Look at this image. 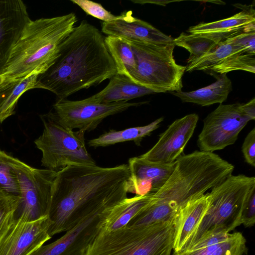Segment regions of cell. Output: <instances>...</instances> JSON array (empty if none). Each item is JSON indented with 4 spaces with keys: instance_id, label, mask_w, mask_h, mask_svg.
Masks as SVG:
<instances>
[{
    "instance_id": "cell-1",
    "label": "cell",
    "mask_w": 255,
    "mask_h": 255,
    "mask_svg": "<svg viewBox=\"0 0 255 255\" xmlns=\"http://www.w3.org/2000/svg\"><path fill=\"white\" fill-rule=\"evenodd\" d=\"M128 164L112 167L72 165L57 172L48 217L49 234L66 232L87 216L109 209L128 198Z\"/></svg>"
},
{
    "instance_id": "cell-2",
    "label": "cell",
    "mask_w": 255,
    "mask_h": 255,
    "mask_svg": "<svg viewBox=\"0 0 255 255\" xmlns=\"http://www.w3.org/2000/svg\"><path fill=\"white\" fill-rule=\"evenodd\" d=\"M105 38L96 27L82 20L62 42L53 63L39 75L37 88L63 100L111 78L117 68Z\"/></svg>"
},
{
    "instance_id": "cell-3",
    "label": "cell",
    "mask_w": 255,
    "mask_h": 255,
    "mask_svg": "<svg viewBox=\"0 0 255 255\" xmlns=\"http://www.w3.org/2000/svg\"><path fill=\"white\" fill-rule=\"evenodd\" d=\"M77 20L74 12L31 19L12 48L0 75L19 79L35 71L44 73L58 57L61 44Z\"/></svg>"
},
{
    "instance_id": "cell-4",
    "label": "cell",
    "mask_w": 255,
    "mask_h": 255,
    "mask_svg": "<svg viewBox=\"0 0 255 255\" xmlns=\"http://www.w3.org/2000/svg\"><path fill=\"white\" fill-rule=\"evenodd\" d=\"M234 168L212 152L196 150L181 155L170 176L153 197L171 204L178 211L221 183L232 174Z\"/></svg>"
},
{
    "instance_id": "cell-5",
    "label": "cell",
    "mask_w": 255,
    "mask_h": 255,
    "mask_svg": "<svg viewBox=\"0 0 255 255\" xmlns=\"http://www.w3.org/2000/svg\"><path fill=\"white\" fill-rule=\"evenodd\" d=\"M175 218L148 226H126L110 232L100 229L85 255H171Z\"/></svg>"
},
{
    "instance_id": "cell-6",
    "label": "cell",
    "mask_w": 255,
    "mask_h": 255,
    "mask_svg": "<svg viewBox=\"0 0 255 255\" xmlns=\"http://www.w3.org/2000/svg\"><path fill=\"white\" fill-rule=\"evenodd\" d=\"M254 186L255 177L231 174L213 188L208 193L210 203L207 212L194 236L182 251L188 250L205 237L229 233L240 226L243 205Z\"/></svg>"
},
{
    "instance_id": "cell-7",
    "label": "cell",
    "mask_w": 255,
    "mask_h": 255,
    "mask_svg": "<svg viewBox=\"0 0 255 255\" xmlns=\"http://www.w3.org/2000/svg\"><path fill=\"white\" fill-rule=\"evenodd\" d=\"M126 41L130 44L136 61V68L130 75L133 82L158 93L182 91V77L186 67L176 62L174 43Z\"/></svg>"
},
{
    "instance_id": "cell-8",
    "label": "cell",
    "mask_w": 255,
    "mask_h": 255,
    "mask_svg": "<svg viewBox=\"0 0 255 255\" xmlns=\"http://www.w3.org/2000/svg\"><path fill=\"white\" fill-rule=\"evenodd\" d=\"M40 117L44 129L34 143L42 152L43 166L58 172L69 166L96 164L86 147L85 131L67 128L47 114Z\"/></svg>"
},
{
    "instance_id": "cell-9",
    "label": "cell",
    "mask_w": 255,
    "mask_h": 255,
    "mask_svg": "<svg viewBox=\"0 0 255 255\" xmlns=\"http://www.w3.org/2000/svg\"><path fill=\"white\" fill-rule=\"evenodd\" d=\"M7 158L17 175L20 189L14 219L30 222L48 216L57 172L32 167L8 154Z\"/></svg>"
},
{
    "instance_id": "cell-10",
    "label": "cell",
    "mask_w": 255,
    "mask_h": 255,
    "mask_svg": "<svg viewBox=\"0 0 255 255\" xmlns=\"http://www.w3.org/2000/svg\"><path fill=\"white\" fill-rule=\"evenodd\" d=\"M146 103V102L125 101L97 103L87 98L79 101L58 100L52 110L46 114L67 128L89 131L95 129L107 117L124 112L129 108Z\"/></svg>"
},
{
    "instance_id": "cell-11",
    "label": "cell",
    "mask_w": 255,
    "mask_h": 255,
    "mask_svg": "<svg viewBox=\"0 0 255 255\" xmlns=\"http://www.w3.org/2000/svg\"><path fill=\"white\" fill-rule=\"evenodd\" d=\"M251 118L243 111L241 104H221L203 121L197 145L200 151L213 152L233 144Z\"/></svg>"
},
{
    "instance_id": "cell-12",
    "label": "cell",
    "mask_w": 255,
    "mask_h": 255,
    "mask_svg": "<svg viewBox=\"0 0 255 255\" xmlns=\"http://www.w3.org/2000/svg\"><path fill=\"white\" fill-rule=\"evenodd\" d=\"M48 216L26 222L15 218L0 239V255H29L52 237Z\"/></svg>"
},
{
    "instance_id": "cell-13",
    "label": "cell",
    "mask_w": 255,
    "mask_h": 255,
    "mask_svg": "<svg viewBox=\"0 0 255 255\" xmlns=\"http://www.w3.org/2000/svg\"><path fill=\"white\" fill-rule=\"evenodd\" d=\"M108 210L87 216L62 237L42 245L29 255H85L89 245L98 234L101 221Z\"/></svg>"
},
{
    "instance_id": "cell-14",
    "label": "cell",
    "mask_w": 255,
    "mask_h": 255,
    "mask_svg": "<svg viewBox=\"0 0 255 255\" xmlns=\"http://www.w3.org/2000/svg\"><path fill=\"white\" fill-rule=\"evenodd\" d=\"M199 117L190 114L177 119L159 135L154 145L140 157L150 161L170 163L182 155L195 129Z\"/></svg>"
},
{
    "instance_id": "cell-15",
    "label": "cell",
    "mask_w": 255,
    "mask_h": 255,
    "mask_svg": "<svg viewBox=\"0 0 255 255\" xmlns=\"http://www.w3.org/2000/svg\"><path fill=\"white\" fill-rule=\"evenodd\" d=\"M175 164L176 161L161 163L150 161L140 156L129 158L128 193L138 196L156 193L168 179Z\"/></svg>"
},
{
    "instance_id": "cell-16",
    "label": "cell",
    "mask_w": 255,
    "mask_h": 255,
    "mask_svg": "<svg viewBox=\"0 0 255 255\" xmlns=\"http://www.w3.org/2000/svg\"><path fill=\"white\" fill-rule=\"evenodd\" d=\"M30 20L23 1L0 0V75L12 48Z\"/></svg>"
},
{
    "instance_id": "cell-17",
    "label": "cell",
    "mask_w": 255,
    "mask_h": 255,
    "mask_svg": "<svg viewBox=\"0 0 255 255\" xmlns=\"http://www.w3.org/2000/svg\"><path fill=\"white\" fill-rule=\"evenodd\" d=\"M110 22H103L101 32L125 40L151 44L173 43V38L165 34L150 24L132 16L128 11Z\"/></svg>"
},
{
    "instance_id": "cell-18",
    "label": "cell",
    "mask_w": 255,
    "mask_h": 255,
    "mask_svg": "<svg viewBox=\"0 0 255 255\" xmlns=\"http://www.w3.org/2000/svg\"><path fill=\"white\" fill-rule=\"evenodd\" d=\"M241 12L223 19L202 22L191 26L189 34L209 38L216 43L243 33L255 31V10L252 5Z\"/></svg>"
},
{
    "instance_id": "cell-19",
    "label": "cell",
    "mask_w": 255,
    "mask_h": 255,
    "mask_svg": "<svg viewBox=\"0 0 255 255\" xmlns=\"http://www.w3.org/2000/svg\"><path fill=\"white\" fill-rule=\"evenodd\" d=\"M207 193L188 202L178 211L175 218L173 252L182 251L192 238L209 205Z\"/></svg>"
},
{
    "instance_id": "cell-20",
    "label": "cell",
    "mask_w": 255,
    "mask_h": 255,
    "mask_svg": "<svg viewBox=\"0 0 255 255\" xmlns=\"http://www.w3.org/2000/svg\"><path fill=\"white\" fill-rule=\"evenodd\" d=\"M157 92L138 85L126 76L116 74L110 79L106 87L99 93L88 97L97 103H110L128 101Z\"/></svg>"
},
{
    "instance_id": "cell-21",
    "label": "cell",
    "mask_w": 255,
    "mask_h": 255,
    "mask_svg": "<svg viewBox=\"0 0 255 255\" xmlns=\"http://www.w3.org/2000/svg\"><path fill=\"white\" fill-rule=\"evenodd\" d=\"M153 199L154 197L152 194L128 197L108 211L101 221V230L105 232H110L126 226Z\"/></svg>"
},
{
    "instance_id": "cell-22",
    "label": "cell",
    "mask_w": 255,
    "mask_h": 255,
    "mask_svg": "<svg viewBox=\"0 0 255 255\" xmlns=\"http://www.w3.org/2000/svg\"><path fill=\"white\" fill-rule=\"evenodd\" d=\"M216 82L210 85L190 92H170L183 102L207 106L216 103L222 104L232 91V84L226 74H214Z\"/></svg>"
},
{
    "instance_id": "cell-23",
    "label": "cell",
    "mask_w": 255,
    "mask_h": 255,
    "mask_svg": "<svg viewBox=\"0 0 255 255\" xmlns=\"http://www.w3.org/2000/svg\"><path fill=\"white\" fill-rule=\"evenodd\" d=\"M163 121V118L161 117L144 126L130 128L119 131L111 129L97 138L89 140L88 144L90 147H98L133 141L136 145L139 146L142 139L150 135L152 131L158 128Z\"/></svg>"
},
{
    "instance_id": "cell-24",
    "label": "cell",
    "mask_w": 255,
    "mask_h": 255,
    "mask_svg": "<svg viewBox=\"0 0 255 255\" xmlns=\"http://www.w3.org/2000/svg\"><path fill=\"white\" fill-rule=\"evenodd\" d=\"M248 252L246 240L242 233H230L225 241L212 245L180 252L171 255H246Z\"/></svg>"
},
{
    "instance_id": "cell-25",
    "label": "cell",
    "mask_w": 255,
    "mask_h": 255,
    "mask_svg": "<svg viewBox=\"0 0 255 255\" xmlns=\"http://www.w3.org/2000/svg\"><path fill=\"white\" fill-rule=\"evenodd\" d=\"M108 50L113 59L117 74L126 76L130 79L131 74L136 68L132 49L128 41L119 37L108 35L105 38Z\"/></svg>"
},
{
    "instance_id": "cell-26",
    "label": "cell",
    "mask_w": 255,
    "mask_h": 255,
    "mask_svg": "<svg viewBox=\"0 0 255 255\" xmlns=\"http://www.w3.org/2000/svg\"><path fill=\"white\" fill-rule=\"evenodd\" d=\"M177 212V209L171 204L156 200L154 197L126 226H148L166 222L174 218Z\"/></svg>"
},
{
    "instance_id": "cell-27",
    "label": "cell",
    "mask_w": 255,
    "mask_h": 255,
    "mask_svg": "<svg viewBox=\"0 0 255 255\" xmlns=\"http://www.w3.org/2000/svg\"><path fill=\"white\" fill-rule=\"evenodd\" d=\"M237 54L245 53L231 43L226 41L221 42L211 52L187 64L185 71L188 72H192L195 70L209 71L226 58Z\"/></svg>"
},
{
    "instance_id": "cell-28",
    "label": "cell",
    "mask_w": 255,
    "mask_h": 255,
    "mask_svg": "<svg viewBox=\"0 0 255 255\" xmlns=\"http://www.w3.org/2000/svg\"><path fill=\"white\" fill-rule=\"evenodd\" d=\"M173 43L189 52L187 64L211 52L218 44L209 38L184 32L173 39Z\"/></svg>"
},
{
    "instance_id": "cell-29",
    "label": "cell",
    "mask_w": 255,
    "mask_h": 255,
    "mask_svg": "<svg viewBox=\"0 0 255 255\" xmlns=\"http://www.w3.org/2000/svg\"><path fill=\"white\" fill-rule=\"evenodd\" d=\"M41 74L38 71L32 72L22 78L15 86L0 109V123L14 114L17 101L24 92L37 88V78Z\"/></svg>"
},
{
    "instance_id": "cell-30",
    "label": "cell",
    "mask_w": 255,
    "mask_h": 255,
    "mask_svg": "<svg viewBox=\"0 0 255 255\" xmlns=\"http://www.w3.org/2000/svg\"><path fill=\"white\" fill-rule=\"evenodd\" d=\"M7 154L0 149V196L20 198L17 175L8 162Z\"/></svg>"
},
{
    "instance_id": "cell-31",
    "label": "cell",
    "mask_w": 255,
    "mask_h": 255,
    "mask_svg": "<svg viewBox=\"0 0 255 255\" xmlns=\"http://www.w3.org/2000/svg\"><path fill=\"white\" fill-rule=\"evenodd\" d=\"M255 55L247 53L231 55L209 71L219 74H227L235 70H244L255 73Z\"/></svg>"
},
{
    "instance_id": "cell-32",
    "label": "cell",
    "mask_w": 255,
    "mask_h": 255,
    "mask_svg": "<svg viewBox=\"0 0 255 255\" xmlns=\"http://www.w3.org/2000/svg\"><path fill=\"white\" fill-rule=\"evenodd\" d=\"M19 199L0 196V239L14 219Z\"/></svg>"
},
{
    "instance_id": "cell-33",
    "label": "cell",
    "mask_w": 255,
    "mask_h": 255,
    "mask_svg": "<svg viewBox=\"0 0 255 255\" xmlns=\"http://www.w3.org/2000/svg\"><path fill=\"white\" fill-rule=\"evenodd\" d=\"M78 5L87 14L97 18L103 22H110L119 18L106 10L101 4L89 0H71Z\"/></svg>"
},
{
    "instance_id": "cell-34",
    "label": "cell",
    "mask_w": 255,
    "mask_h": 255,
    "mask_svg": "<svg viewBox=\"0 0 255 255\" xmlns=\"http://www.w3.org/2000/svg\"><path fill=\"white\" fill-rule=\"evenodd\" d=\"M225 41L236 46L244 53L255 55V31L243 33Z\"/></svg>"
},
{
    "instance_id": "cell-35",
    "label": "cell",
    "mask_w": 255,
    "mask_h": 255,
    "mask_svg": "<svg viewBox=\"0 0 255 255\" xmlns=\"http://www.w3.org/2000/svg\"><path fill=\"white\" fill-rule=\"evenodd\" d=\"M241 223L245 227H252L255 223V186L251 190L243 205Z\"/></svg>"
},
{
    "instance_id": "cell-36",
    "label": "cell",
    "mask_w": 255,
    "mask_h": 255,
    "mask_svg": "<svg viewBox=\"0 0 255 255\" xmlns=\"http://www.w3.org/2000/svg\"><path fill=\"white\" fill-rule=\"evenodd\" d=\"M245 161L255 167V128L252 129L246 137L242 147Z\"/></svg>"
},
{
    "instance_id": "cell-37",
    "label": "cell",
    "mask_w": 255,
    "mask_h": 255,
    "mask_svg": "<svg viewBox=\"0 0 255 255\" xmlns=\"http://www.w3.org/2000/svg\"><path fill=\"white\" fill-rule=\"evenodd\" d=\"M21 79H12L0 75V109L15 86Z\"/></svg>"
},
{
    "instance_id": "cell-38",
    "label": "cell",
    "mask_w": 255,
    "mask_h": 255,
    "mask_svg": "<svg viewBox=\"0 0 255 255\" xmlns=\"http://www.w3.org/2000/svg\"><path fill=\"white\" fill-rule=\"evenodd\" d=\"M244 112L252 120L255 119V98H253L250 101L245 104H241Z\"/></svg>"
},
{
    "instance_id": "cell-39",
    "label": "cell",
    "mask_w": 255,
    "mask_h": 255,
    "mask_svg": "<svg viewBox=\"0 0 255 255\" xmlns=\"http://www.w3.org/2000/svg\"><path fill=\"white\" fill-rule=\"evenodd\" d=\"M133 3L143 4L145 3H152L158 5H165L171 1H154V0H131Z\"/></svg>"
}]
</instances>
